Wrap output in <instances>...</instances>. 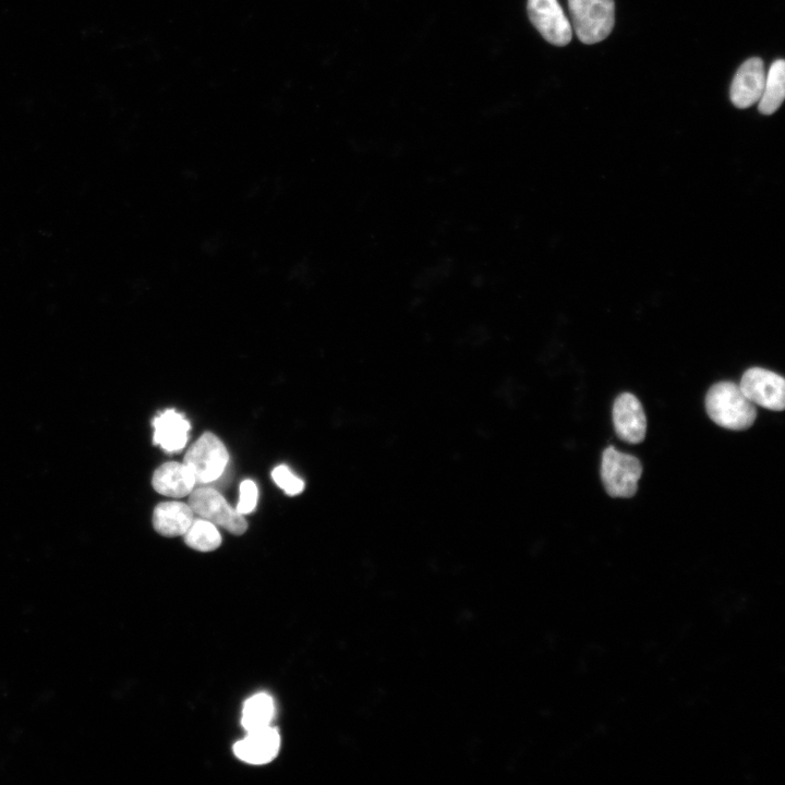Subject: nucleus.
Listing matches in <instances>:
<instances>
[{"label": "nucleus", "instance_id": "16", "mask_svg": "<svg viewBox=\"0 0 785 785\" xmlns=\"http://www.w3.org/2000/svg\"><path fill=\"white\" fill-rule=\"evenodd\" d=\"M183 538L189 547L198 552H212L221 544L217 527L204 518L194 519Z\"/></svg>", "mask_w": 785, "mask_h": 785}, {"label": "nucleus", "instance_id": "10", "mask_svg": "<svg viewBox=\"0 0 785 785\" xmlns=\"http://www.w3.org/2000/svg\"><path fill=\"white\" fill-rule=\"evenodd\" d=\"M280 749V735L271 725L247 732L246 736L233 745L238 759L249 764H266L273 761Z\"/></svg>", "mask_w": 785, "mask_h": 785}, {"label": "nucleus", "instance_id": "12", "mask_svg": "<svg viewBox=\"0 0 785 785\" xmlns=\"http://www.w3.org/2000/svg\"><path fill=\"white\" fill-rule=\"evenodd\" d=\"M190 469L181 462L169 461L158 467L152 478V485L161 495L181 498L189 495L195 485Z\"/></svg>", "mask_w": 785, "mask_h": 785}, {"label": "nucleus", "instance_id": "7", "mask_svg": "<svg viewBox=\"0 0 785 785\" xmlns=\"http://www.w3.org/2000/svg\"><path fill=\"white\" fill-rule=\"evenodd\" d=\"M528 15L543 38L555 46H566L572 27L557 0H528Z\"/></svg>", "mask_w": 785, "mask_h": 785}, {"label": "nucleus", "instance_id": "14", "mask_svg": "<svg viewBox=\"0 0 785 785\" xmlns=\"http://www.w3.org/2000/svg\"><path fill=\"white\" fill-rule=\"evenodd\" d=\"M785 98V61L778 59L773 61L768 73L762 95L759 99L758 109L763 114L774 113Z\"/></svg>", "mask_w": 785, "mask_h": 785}, {"label": "nucleus", "instance_id": "17", "mask_svg": "<svg viewBox=\"0 0 785 785\" xmlns=\"http://www.w3.org/2000/svg\"><path fill=\"white\" fill-rule=\"evenodd\" d=\"M274 482L287 494L298 495L304 488V482L295 476L290 469L285 466H278L271 471Z\"/></svg>", "mask_w": 785, "mask_h": 785}, {"label": "nucleus", "instance_id": "11", "mask_svg": "<svg viewBox=\"0 0 785 785\" xmlns=\"http://www.w3.org/2000/svg\"><path fill=\"white\" fill-rule=\"evenodd\" d=\"M154 444L168 452L179 451L188 442L190 422L174 409H167L153 420Z\"/></svg>", "mask_w": 785, "mask_h": 785}, {"label": "nucleus", "instance_id": "9", "mask_svg": "<svg viewBox=\"0 0 785 785\" xmlns=\"http://www.w3.org/2000/svg\"><path fill=\"white\" fill-rule=\"evenodd\" d=\"M613 422L616 434L625 442L638 444L647 432V419L642 404L630 392L619 395L613 406Z\"/></svg>", "mask_w": 785, "mask_h": 785}, {"label": "nucleus", "instance_id": "15", "mask_svg": "<svg viewBox=\"0 0 785 785\" xmlns=\"http://www.w3.org/2000/svg\"><path fill=\"white\" fill-rule=\"evenodd\" d=\"M275 715L273 698L264 692L250 697L243 704L241 724L246 732L270 725Z\"/></svg>", "mask_w": 785, "mask_h": 785}, {"label": "nucleus", "instance_id": "13", "mask_svg": "<svg viewBox=\"0 0 785 785\" xmlns=\"http://www.w3.org/2000/svg\"><path fill=\"white\" fill-rule=\"evenodd\" d=\"M193 514L189 504L181 502L159 503L153 512L154 529L167 538L183 535L194 520Z\"/></svg>", "mask_w": 785, "mask_h": 785}, {"label": "nucleus", "instance_id": "18", "mask_svg": "<svg viewBox=\"0 0 785 785\" xmlns=\"http://www.w3.org/2000/svg\"><path fill=\"white\" fill-rule=\"evenodd\" d=\"M257 486L252 480H244L240 484V497L235 509L241 515L252 512L257 504Z\"/></svg>", "mask_w": 785, "mask_h": 785}, {"label": "nucleus", "instance_id": "8", "mask_svg": "<svg viewBox=\"0 0 785 785\" xmlns=\"http://www.w3.org/2000/svg\"><path fill=\"white\" fill-rule=\"evenodd\" d=\"M764 63L760 58L746 60L737 70L729 90L733 105L746 109L758 102L765 82Z\"/></svg>", "mask_w": 785, "mask_h": 785}, {"label": "nucleus", "instance_id": "5", "mask_svg": "<svg viewBox=\"0 0 785 785\" xmlns=\"http://www.w3.org/2000/svg\"><path fill=\"white\" fill-rule=\"evenodd\" d=\"M189 506L193 512L232 534L241 535L247 530L244 516L232 508L225 497L213 487L193 488L189 494Z\"/></svg>", "mask_w": 785, "mask_h": 785}, {"label": "nucleus", "instance_id": "1", "mask_svg": "<svg viewBox=\"0 0 785 785\" xmlns=\"http://www.w3.org/2000/svg\"><path fill=\"white\" fill-rule=\"evenodd\" d=\"M705 408L713 422L734 431L747 430L757 416L754 403L733 382H718L711 386L706 392Z\"/></svg>", "mask_w": 785, "mask_h": 785}, {"label": "nucleus", "instance_id": "2", "mask_svg": "<svg viewBox=\"0 0 785 785\" xmlns=\"http://www.w3.org/2000/svg\"><path fill=\"white\" fill-rule=\"evenodd\" d=\"M572 28L583 44L605 39L615 23L614 0H568Z\"/></svg>", "mask_w": 785, "mask_h": 785}, {"label": "nucleus", "instance_id": "6", "mask_svg": "<svg viewBox=\"0 0 785 785\" xmlns=\"http://www.w3.org/2000/svg\"><path fill=\"white\" fill-rule=\"evenodd\" d=\"M739 387L752 403L774 411L785 408V381L772 371L751 367L744 373Z\"/></svg>", "mask_w": 785, "mask_h": 785}, {"label": "nucleus", "instance_id": "3", "mask_svg": "<svg viewBox=\"0 0 785 785\" xmlns=\"http://www.w3.org/2000/svg\"><path fill=\"white\" fill-rule=\"evenodd\" d=\"M228 460L229 454L224 443L212 432H205L188 449L183 463L196 483L206 484L221 475Z\"/></svg>", "mask_w": 785, "mask_h": 785}, {"label": "nucleus", "instance_id": "4", "mask_svg": "<svg viewBox=\"0 0 785 785\" xmlns=\"http://www.w3.org/2000/svg\"><path fill=\"white\" fill-rule=\"evenodd\" d=\"M642 473L640 461L614 447H607L602 455L601 478L608 495L631 497L638 488Z\"/></svg>", "mask_w": 785, "mask_h": 785}]
</instances>
